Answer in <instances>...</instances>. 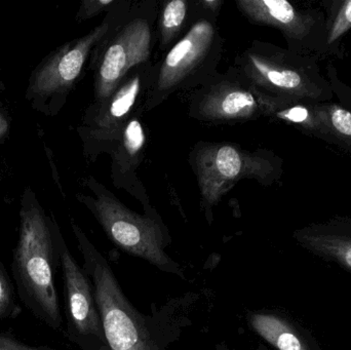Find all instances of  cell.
I'll return each mask as SVG.
<instances>
[{"label":"cell","mask_w":351,"mask_h":350,"mask_svg":"<svg viewBox=\"0 0 351 350\" xmlns=\"http://www.w3.org/2000/svg\"><path fill=\"white\" fill-rule=\"evenodd\" d=\"M19 216L12 260L16 296L35 318L60 332L64 322L56 287L59 224L53 213L47 215L30 186L25 187L21 195Z\"/></svg>","instance_id":"1"},{"label":"cell","mask_w":351,"mask_h":350,"mask_svg":"<svg viewBox=\"0 0 351 350\" xmlns=\"http://www.w3.org/2000/svg\"><path fill=\"white\" fill-rule=\"evenodd\" d=\"M72 232L92 282L109 350H165L164 327L134 308L104 255L71 220Z\"/></svg>","instance_id":"2"},{"label":"cell","mask_w":351,"mask_h":350,"mask_svg":"<svg viewBox=\"0 0 351 350\" xmlns=\"http://www.w3.org/2000/svg\"><path fill=\"white\" fill-rule=\"evenodd\" d=\"M84 185L93 195L78 193L76 199L93 214L115 247L162 273L185 279L183 267L167 252L172 238L158 212L141 215L132 211L93 176L84 179Z\"/></svg>","instance_id":"3"},{"label":"cell","mask_w":351,"mask_h":350,"mask_svg":"<svg viewBox=\"0 0 351 350\" xmlns=\"http://www.w3.org/2000/svg\"><path fill=\"white\" fill-rule=\"evenodd\" d=\"M319 58L254 40L237 55L233 67L252 86L269 96L308 102H331L333 88Z\"/></svg>","instance_id":"4"},{"label":"cell","mask_w":351,"mask_h":350,"mask_svg":"<svg viewBox=\"0 0 351 350\" xmlns=\"http://www.w3.org/2000/svg\"><path fill=\"white\" fill-rule=\"evenodd\" d=\"M195 6V20L166 55L156 63L143 112L160 106L173 95L191 92L218 73L224 39L217 27V16L204 12L196 0Z\"/></svg>","instance_id":"5"},{"label":"cell","mask_w":351,"mask_h":350,"mask_svg":"<svg viewBox=\"0 0 351 350\" xmlns=\"http://www.w3.org/2000/svg\"><path fill=\"white\" fill-rule=\"evenodd\" d=\"M189 164L197 179L202 208L208 223L214 220V208L239 181L254 180L271 186L284 174V162L270 150L249 151L225 142H198L189 153Z\"/></svg>","instance_id":"6"},{"label":"cell","mask_w":351,"mask_h":350,"mask_svg":"<svg viewBox=\"0 0 351 350\" xmlns=\"http://www.w3.org/2000/svg\"><path fill=\"white\" fill-rule=\"evenodd\" d=\"M131 5L132 1L119 0L100 25L84 36L53 49L37 64L29 76L25 92V99L33 110L47 117L61 112L95 47L117 26Z\"/></svg>","instance_id":"7"},{"label":"cell","mask_w":351,"mask_h":350,"mask_svg":"<svg viewBox=\"0 0 351 350\" xmlns=\"http://www.w3.org/2000/svg\"><path fill=\"white\" fill-rule=\"evenodd\" d=\"M158 2H132L117 26L95 47L90 68L94 72V100L108 98L130 71L152 62L158 33Z\"/></svg>","instance_id":"8"},{"label":"cell","mask_w":351,"mask_h":350,"mask_svg":"<svg viewBox=\"0 0 351 350\" xmlns=\"http://www.w3.org/2000/svg\"><path fill=\"white\" fill-rule=\"evenodd\" d=\"M154 70L156 63L152 62L134 68L108 98L93 102L86 109L76 132L88 162H96L101 154H108L130 119L143 109Z\"/></svg>","instance_id":"9"},{"label":"cell","mask_w":351,"mask_h":350,"mask_svg":"<svg viewBox=\"0 0 351 350\" xmlns=\"http://www.w3.org/2000/svg\"><path fill=\"white\" fill-rule=\"evenodd\" d=\"M188 115L206 125H237L263 117L257 90L233 66L191 90Z\"/></svg>","instance_id":"10"},{"label":"cell","mask_w":351,"mask_h":350,"mask_svg":"<svg viewBox=\"0 0 351 350\" xmlns=\"http://www.w3.org/2000/svg\"><path fill=\"white\" fill-rule=\"evenodd\" d=\"M57 246L65 296V336L82 350H109L92 282L70 252L61 229Z\"/></svg>","instance_id":"11"},{"label":"cell","mask_w":351,"mask_h":350,"mask_svg":"<svg viewBox=\"0 0 351 350\" xmlns=\"http://www.w3.org/2000/svg\"><path fill=\"white\" fill-rule=\"evenodd\" d=\"M239 12L252 23L278 29L288 49L321 58L329 55L326 16L315 8H300L287 0H237Z\"/></svg>","instance_id":"12"},{"label":"cell","mask_w":351,"mask_h":350,"mask_svg":"<svg viewBox=\"0 0 351 350\" xmlns=\"http://www.w3.org/2000/svg\"><path fill=\"white\" fill-rule=\"evenodd\" d=\"M143 109L135 113L113 144L108 154L111 158L110 177L115 188L123 189L143 205L145 213L156 209L150 203L145 187L138 178V168L145 158L146 132L141 114Z\"/></svg>","instance_id":"13"},{"label":"cell","mask_w":351,"mask_h":350,"mask_svg":"<svg viewBox=\"0 0 351 350\" xmlns=\"http://www.w3.org/2000/svg\"><path fill=\"white\" fill-rule=\"evenodd\" d=\"M294 240L305 250L351 273V217H335L297 229Z\"/></svg>","instance_id":"14"},{"label":"cell","mask_w":351,"mask_h":350,"mask_svg":"<svg viewBox=\"0 0 351 350\" xmlns=\"http://www.w3.org/2000/svg\"><path fill=\"white\" fill-rule=\"evenodd\" d=\"M257 90L264 117L296 127L302 133L333 145L326 103L308 102L269 96Z\"/></svg>","instance_id":"15"},{"label":"cell","mask_w":351,"mask_h":350,"mask_svg":"<svg viewBox=\"0 0 351 350\" xmlns=\"http://www.w3.org/2000/svg\"><path fill=\"white\" fill-rule=\"evenodd\" d=\"M251 330L276 350H319L311 335L292 318L276 312H250Z\"/></svg>","instance_id":"16"},{"label":"cell","mask_w":351,"mask_h":350,"mask_svg":"<svg viewBox=\"0 0 351 350\" xmlns=\"http://www.w3.org/2000/svg\"><path fill=\"white\" fill-rule=\"evenodd\" d=\"M195 0H171L162 3L158 18V37L160 49L165 51L185 34L187 25L195 20Z\"/></svg>","instance_id":"17"},{"label":"cell","mask_w":351,"mask_h":350,"mask_svg":"<svg viewBox=\"0 0 351 350\" xmlns=\"http://www.w3.org/2000/svg\"><path fill=\"white\" fill-rule=\"evenodd\" d=\"M327 10V49L329 55L340 51V42L351 29V0H331L324 2Z\"/></svg>","instance_id":"18"},{"label":"cell","mask_w":351,"mask_h":350,"mask_svg":"<svg viewBox=\"0 0 351 350\" xmlns=\"http://www.w3.org/2000/svg\"><path fill=\"white\" fill-rule=\"evenodd\" d=\"M328 117L333 136V145L351 158V112L339 103L327 102Z\"/></svg>","instance_id":"19"},{"label":"cell","mask_w":351,"mask_h":350,"mask_svg":"<svg viewBox=\"0 0 351 350\" xmlns=\"http://www.w3.org/2000/svg\"><path fill=\"white\" fill-rule=\"evenodd\" d=\"M22 312L12 279L0 260V321L16 320Z\"/></svg>","instance_id":"20"},{"label":"cell","mask_w":351,"mask_h":350,"mask_svg":"<svg viewBox=\"0 0 351 350\" xmlns=\"http://www.w3.org/2000/svg\"><path fill=\"white\" fill-rule=\"evenodd\" d=\"M117 0H82L76 12V22H84L102 12H108L113 6L117 5Z\"/></svg>","instance_id":"21"},{"label":"cell","mask_w":351,"mask_h":350,"mask_svg":"<svg viewBox=\"0 0 351 350\" xmlns=\"http://www.w3.org/2000/svg\"><path fill=\"white\" fill-rule=\"evenodd\" d=\"M328 79L333 88L334 96L337 97L339 104L348 108L351 112V88L346 82H342L338 76L337 69L333 65H329L327 68Z\"/></svg>","instance_id":"22"},{"label":"cell","mask_w":351,"mask_h":350,"mask_svg":"<svg viewBox=\"0 0 351 350\" xmlns=\"http://www.w3.org/2000/svg\"><path fill=\"white\" fill-rule=\"evenodd\" d=\"M0 350H58L49 347H33L8 332H0Z\"/></svg>","instance_id":"23"},{"label":"cell","mask_w":351,"mask_h":350,"mask_svg":"<svg viewBox=\"0 0 351 350\" xmlns=\"http://www.w3.org/2000/svg\"><path fill=\"white\" fill-rule=\"evenodd\" d=\"M12 129V117L5 108L0 107V144L4 143L10 137Z\"/></svg>","instance_id":"24"},{"label":"cell","mask_w":351,"mask_h":350,"mask_svg":"<svg viewBox=\"0 0 351 350\" xmlns=\"http://www.w3.org/2000/svg\"><path fill=\"white\" fill-rule=\"evenodd\" d=\"M198 6L204 12L212 14V16H218L224 1L223 0H196Z\"/></svg>","instance_id":"25"},{"label":"cell","mask_w":351,"mask_h":350,"mask_svg":"<svg viewBox=\"0 0 351 350\" xmlns=\"http://www.w3.org/2000/svg\"><path fill=\"white\" fill-rule=\"evenodd\" d=\"M257 350H269V349H268L267 347H265V345H262V343H260V345H258Z\"/></svg>","instance_id":"26"},{"label":"cell","mask_w":351,"mask_h":350,"mask_svg":"<svg viewBox=\"0 0 351 350\" xmlns=\"http://www.w3.org/2000/svg\"><path fill=\"white\" fill-rule=\"evenodd\" d=\"M1 181H2V177H1V174H0V183H1Z\"/></svg>","instance_id":"27"}]
</instances>
